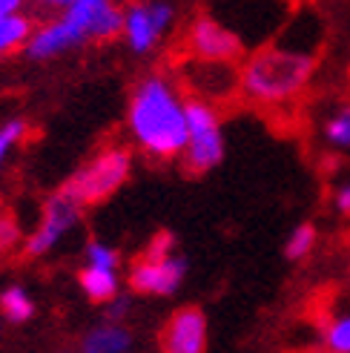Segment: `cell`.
Masks as SVG:
<instances>
[{"label":"cell","mask_w":350,"mask_h":353,"mask_svg":"<svg viewBox=\"0 0 350 353\" xmlns=\"http://www.w3.org/2000/svg\"><path fill=\"white\" fill-rule=\"evenodd\" d=\"M130 130L155 158H172L187 147V101L161 75H150L130 98Z\"/></svg>","instance_id":"cell-1"},{"label":"cell","mask_w":350,"mask_h":353,"mask_svg":"<svg viewBox=\"0 0 350 353\" xmlns=\"http://www.w3.org/2000/svg\"><path fill=\"white\" fill-rule=\"evenodd\" d=\"M313 72V58L302 52L261 49L244 63L238 83L241 92L258 103H285L299 90H305Z\"/></svg>","instance_id":"cell-2"},{"label":"cell","mask_w":350,"mask_h":353,"mask_svg":"<svg viewBox=\"0 0 350 353\" xmlns=\"http://www.w3.org/2000/svg\"><path fill=\"white\" fill-rule=\"evenodd\" d=\"M130 167H132L130 150L110 147V150H103L101 155H95L86 167H81L72 179L63 184L61 192L66 199H72L78 207L98 204L103 199H110L112 192L127 181Z\"/></svg>","instance_id":"cell-3"},{"label":"cell","mask_w":350,"mask_h":353,"mask_svg":"<svg viewBox=\"0 0 350 353\" xmlns=\"http://www.w3.org/2000/svg\"><path fill=\"white\" fill-rule=\"evenodd\" d=\"M181 155L189 172H207L224 158V135L218 115L201 98L187 101V147Z\"/></svg>","instance_id":"cell-4"},{"label":"cell","mask_w":350,"mask_h":353,"mask_svg":"<svg viewBox=\"0 0 350 353\" xmlns=\"http://www.w3.org/2000/svg\"><path fill=\"white\" fill-rule=\"evenodd\" d=\"M63 17L81 32L83 41H110L124 32V12L112 0H75Z\"/></svg>","instance_id":"cell-5"},{"label":"cell","mask_w":350,"mask_h":353,"mask_svg":"<svg viewBox=\"0 0 350 353\" xmlns=\"http://www.w3.org/2000/svg\"><path fill=\"white\" fill-rule=\"evenodd\" d=\"M175 9L164 0H152V3H132L124 12V34L127 43L135 52H150L158 43L161 34L172 26Z\"/></svg>","instance_id":"cell-6"},{"label":"cell","mask_w":350,"mask_h":353,"mask_svg":"<svg viewBox=\"0 0 350 353\" xmlns=\"http://www.w3.org/2000/svg\"><path fill=\"white\" fill-rule=\"evenodd\" d=\"M161 353H207V316L187 305L175 310L161 330Z\"/></svg>","instance_id":"cell-7"},{"label":"cell","mask_w":350,"mask_h":353,"mask_svg":"<svg viewBox=\"0 0 350 353\" xmlns=\"http://www.w3.org/2000/svg\"><path fill=\"white\" fill-rule=\"evenodd\" d=\"M187 276V261L181 256H164V259H141L130 273V285L138 293L147 296H169L181 288Z\"/></svg>","instance_id":"cell-8"},{"label":"cell","mask_w":350,"mask_h":353,"mask_svg":"<svg viewBox=\"0 0 350 353\" xmlns=\"http://www.w3.org/2000/svg\"><path fill=\"white\" fill-rule=\"evenodd\" d=\"M78 216H81V207L72 199H66L63 192L52 196L49 204H46V210H43L41 227L26 241V256H43V253H49L52 247H55L75 227Z\"/></svg>","instance_id":"cell-9"},{"label":"cell","mask_w":350,"mask_h":353,"mask_svg":"<svg viewBox=\"0 0 350 353\" xmlns=\"http://www.w3.org/2000/svg\"><path fill=\"white\" fill-rule=\"evenodd\" d=\"M189 52L204 63H227L238 58L241 41L227 26L216 23L213 17H198L189 26Z\"/></svg>","instance_id":"cell-10"},{"label":"cell","mask_w":350,"mask_h":353,"mask_svg":"<svg viewBox=\"0 0 350 353\" xmlns=\"http://www.w3.org/2000/svg\"><path fill=\"white\" fill-rule=\"evenodd\" d=\"M81 43H83L81 32L61 14L58 21L41 26L38 32L32 34L29 43H26V55L34 58V61H46V58H55V55H61V52L75 49Z\"/></svg>","instance_id":"cell-11"},{"label":"cell","mask_w":350,"mask_h":353,"mask_svg":"<svg viewBox=\"0 0 350 353\" xmlns=\"http://www.w3.org/2000/svg\"><path fill=\"white\" fill-rule=\"evenodd\" d=\"M130 347H132L130 330L115 322L92 327L81 339V353H130Z\"/></svg>","instance_id":"cell-12"},{"label":"cell","mask_w":350,"mask_h":353,"mask_svg":"<svg viewBox=\"0 0 350 353\" xmlns=\"http://www.w3.org/2000/svg\"><path fill=\"white\" fill-rule=\"evenodd\" d=\"M81 288L92 302H112L118 296V276L115 270H98V268H83L81 270Z\"/></svg>","instance_id":"cell-13"},{"label":"cell","mask_w":350,"mask_h":353,"mask_svg":"<svg viewBox=\"0 0 350 353\" xmlns=\"http://www.w3.org/2000/svg\"><path fill=\"white\" fill-rule=\"evenodd\" d=\"M32 38V21L23 14H9L0 17V55L17 49L21 43H29Z\"/></svg>","instance_id":"cell-14"},{"label":"cell","mask_w":350,"mask_h":353,"mask_svg":"<svg viewBox=\"0 0 350 353\" xmlns=\"http://www.w3.org/2000/svg\"><path fill=\"white\" fill-rule=\"evenodd\" d=\"M0 310H3V316L9 322L21 325V322L32 319L34 305H32V299L26 296L23 288H6L3 293H0Z\"/></svg>","instance_id":"cell-15"},{"label":"cell","mask_w":350,"mask_h":353,"mask_svg":"<svg viewBox=\"0 0 350 353\" xmlns=\"http://www.w3.org/2000/svg\"><path fill=\"white\" fill-rule=\"evenodd\" d=\"M313 244H316V227L302 224V227H296V230L290 233V239L285 244V253H287V259L299 261V259H305L313 250Z\"/></svg>","instance_id":"cell-16"},{"label":"cell","mask_w":350,"mask_h":353,"mask_svg":"<svg viewBox=\"0 0 350 353\" xmlns=\"http://www.w3.org/2000/svg\"><path fill=\"white\" fill-rule=\"evenodd\" d=\"M325 345L330 353H350V316H339L327 325Z\"/></svg>","instance_id":"cell-17"},{"label":"cell","mask_w":350,"mask_h":353,"mask_svg":"<svg viewBox=\"0 0 350 353\" xmlns=\"http://www.w3.org/2000/svg\"><path fill=\"white\" fill-rule=\"evenodd\" d=\"M86 268H98V270H115L118 268V253L112 247L101 244V241H92L86 247Z\"/></svg>","instance_id":"cell-18"},{"label":"cell","mask_w":350,"mask_h":353,"mask_svg":"<svg viewBox=\"0 0 350 353\" xmlns=\"http://www.w3.org/2000/svg\"><path fill=\"white\" fill-rule=\"evenodd\" d=\"M325 132L333 147H350V110H342L333 121H327Z\"/></svg>","instance_id":"cell-19"},{"label":"cell","mask_w":350,"mask_h":353,"mask_svg":"<svg viewBox=\"0 0 350 353\" xmlns=\"http://www.w3.org/2000/svg\"><path fill=\"white\" fill-rule=\"evenodd\" d=\"M23 132H26V123L23 121H9L6 127H0V164H3L6 152L23 138Z\"/></svg>","instance_id":"cell-20"},{"label":"cell","mask_w":350,"mask_h":353,"mask_svg":"<svg viewBox=\"0 0 350 353\" xmlns=\"http://www.w3.org/2000/svg\"><path fill=\"white\" fill-rule=\"evenodd\" d=\"M17 241V224L12 219H0V253H6Z\"/></svg>","instance_id":"cell-21"},{"label":"cell","mask_w":350,"mask_h":353,"mask_svg":"<svg viewBox=\"0 0 350 353\" xmlns=\"http://www.w3.org/2000/svg\"><path fill=\"white\" fill-rule=\"evenodd\" d=\"M336 210H339V213H344V216H350V184L336 192Z\"/></svg>","instance_id":"cell-22"},{"label":"cell","mask_w":350,"mask_h":353,"mask_svg":"<svg viewBox=\"0 0 350 353\" xmlns=\"http://www.w3.org/2000/svg\"><path fill=\"white\" fill-rule=\"evenodd\" d=\"M23 6V0H0V17H9L17 14V9Z\"/></svg>","instance_id":"cell-23"},{"label":"cell","mask_w":350,"mask_h":353,"mask_svg":"<svg viewBox=\"0 0 350 353\" xmlns=\"http://www.w3.org/2000/svg\"><path fill=\"white\" fill-rule=\"evenodd\" d=\"M127 307H130V305H127V299H124V302H115L112 310H110V319H121V316L127 313Z\"/></svg>","instance_id":"cell-24"},{"label":"cell","mask_w":350,"mask_h":353,"mask_svg":"<svg viewBox=\"0 0 350 353\" xmlns=\"http://www.w3.org/2000/svg\"><path fill=\"white\" fill-rule=\"evenodd\" d=\"M43 3H46V6H63V9H69V6L75 3V0H43Z\"/></svg>","instance_id":"cell-25"},{"label":"cell","mask_w":350,"mask_h":353,"mask_svg":"<svg viewBox=\"0 0 350 353\" xmlns=\"http://www.w3.org/2000/svg\"><path fill=\"white\" fill-rule=\"evenodd\" d=\"M316 353H330V350H316Z\"/></svg>","instance_id":"cell-26"}]
</instances>
